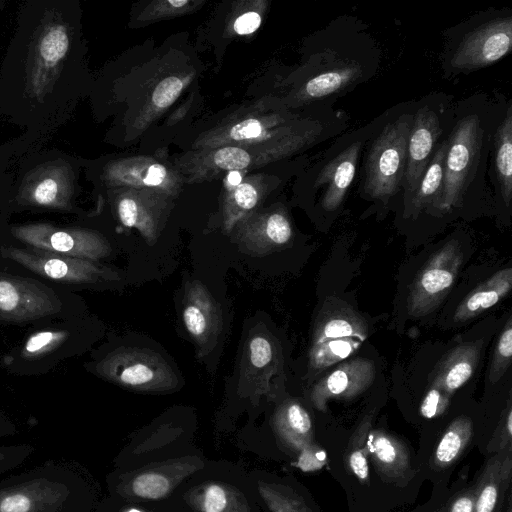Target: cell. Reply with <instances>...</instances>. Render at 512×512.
I'll return each instance as SVG.
<instances>
[{"instance_id":"obj_1","label":"cell","mask_w":512,"mask_h":512,"mask_svg":"<svg viewBox=\"0 0 512 512\" xmlns=\"http://www.w3.org/2000/svg\"><path fill=\"white\" fill-rule=\"evenodd\" d=\"M80 11L72 0H29L0 67V114L24 133L19 158L42 149L81 96Z\"/></svg>"},{"instance_id":"obj_2","label":"cell","mask_w":512,"mask_h":512,"mask_svg":"<svg viewBox=\"0 0 512 512\" xmlns=\"http://www.w3.org/2000/svg\"><path fill=\"white\" fill-rule=\"evenodd\" d=\"M509 98L476 92L455 103L439 208L442 217L494 204L488 181L493 133Z\"/></svg>"},{"instance_id":"obj_3","label":"cell","mask_w":512,"mask_h":512,"mask_svg":"<svg viewBox=\"0 0 512 512\" xmlns=\"http://www.w3.org/2000/svg\"><path fill=\"white\" fill-rule=\"evenodd\" d=\"M382 50L369 26L355 15H341L315 33L293 107L330 105L374 78Z\"/></svg>"},{"instance_id":"obj_4","label":"cell","mask_w":512,"mask_h":512,"mask_svg":"<svg viewBox=\"0 0 512 512\" xmlns=\"http://www.w3.org/2000/svg\"><path fill=\"white\" fill-rule=\"evenodd\" d=\"M348 124L349 117L343 110L330 105L311 106L293 128L273 139L205 149L181 160V165L194 179L214 170L239 171L304 152L342 134Z\"/></svg>"},{"instance_id":"obj_5","label":"cell","mask_w":512,"mask_h":512,"mask_svg":"<svg viewBox=\"0 0 512 512\" xmlns=\"http://www.w3.org/2000/svg\"><path fill=\"white\" fill-rule=\"evenodd\" d=\"M79 172L80 160L58 149L23 155L11 169V182L0 202L2 214L75 212Z\"/></svg>"},{"instance_id":"obj_6","label":"cell","mask_w":512,"mask_h":512,"mask_svg":"<svg viewBox=\"0 0 512 512\" xmlns=\"http://www.w3.org/2000/svg\"><path fill=\"white\" fill-rule=\"evenodd\" d=\"M414 100L398 103L379 115V122L361 154L359 195L376 207L399 201L406 167L407 139Z\"/></svg>"},{"instance_id":"obj_7","label":"cell","mask_w":512,"mask_h":512,"mask_svg":"<svg viewBox=\"0 0 512 512\" xmlns=\"http://www.w3.org/2000/svg\"><path fill=\"white\" fill-rule=\"evenodd\" d=\"M440 54L442 77L453 80L491 66L512 49V8L490 7L447 28Z\"/></svg>"},{"instance_id":"obj_8","label":"cell","mask_w":512,"mask_h":512,"mask_svg":"<svg viewBox=\"0 0 512 512\" xmlns=\"http://www.w3.org/2000/svg\"><path fill=\"white\" fill-rule=\"evenodd\" d=\"M87 488L68 464L46 462L0 481V512H87Z\"/></svg>"},{"instance_id":"obj_9","label":"cell","mask_w":512,"mask_h":512,"mask_svg":"<svg viewBox=\"0 0 512 512\" xmlns=\"http://www.w3.org/2000/svg\"><path fill=\"white\" fill-rule=\"evenodd\" d=\"M378 122L379 115L335 137L301 177L299 185L305 199L321 215L335 216L343 208L357 175L363 148Z\"/></svg>"},{"instance_id":"obj_10","label":"cell","mask_w":512,"mask_h":512,"mask_svg":"<svg viewBox=\"0 0 512 512\" xmlns=\"http://www.w3.org/2000/svg\"><path fill=\"white\" fill-rule=\"evenodd\" d=\"M455 103L454 96L444 92H431L414 100L400 201L414 192L440 142L449 134Z\"/></svg>"},{"instance_id":"obj_11","label":"cell","mask_w":512,"mask_h":512,"mask_svg":"<svg viewBox=\"0 0 512 512\" xmlns=\"http://www.w3.org/2000/svg\"><path fill=\"white\" fill-rule=\"evenodd\" d=\"M367 335L368 325L360 314L343 300L327 299L313 329L311 369L319 371L343 361L361 346Z\"/></svg>"},{"instance_id":"obj_12","label":"cell","mask_w":512,"mask_h":512,"mask_svg":"<svg viewBox=\"0 0 512 512\" xmlns=\"http://www.w3.org/2000/svg\"><path fill=\"white\" fill-rule=\"evenodd\" d=\"M104 379L137 391H168L179 384L172 367L158 353L139 347H121L96 365Z\"/></svg>"},{"instance_id":"obj_13","label":"cell","mask_w":512,"mask_h":512,"mask_svg":"<svg viewBox=\"0 0 512 512\" xmlns=\"http://www.w3.org/2000/svg\"><path fill=\"white\" fill-rule=\"evenodd\" d=\"M9 234L26 247L99 261L111 254L109 241L99 232L82 227H60L47 222L8 226Z\"/></svg>"},{"instance_id":"obj_14","label":"cell","mask_w":512,"mask_h":512,"mask_svg":"<svg viewBox=\"0 0 512 512\" xmlns=\"http://www.w3.org/2000/svg\"><path fill=\"white\" fill-rule=\"evenodd\" d=\"M463 262L456 239L449 240L434 253L414 278L407 298L410 316L421 317L432 312L449 294Z\"/></svg>"},{"instance_id":"obj_15","label":"cell","mask_w":512,"mask_h":512,"mask_svg":"<svg viewBox=\"0 0 512 512\" xmlns=\"http://www.w3.org/2000/svg\"><path fill=\"white\" fill-rule=\"evenodd\" d=\"M304 113L292 112L281 102L256 106L237 121H229L206 137L200 146L213 149L226 145H244L273 139L293 128Z\"/></svg>"},{"instance_id":"obj_16","label":"cell","mask_w":512,"mask_h":512,"mask_svg":"<svg viewBox=\"0 0 512 512\" xmlns=\"http://www.w3.org/2000/svg\"><path fill=\"white\" fill-rule=\"evenodd\" d=\"M0 253L41 277L62 283L96 284L115 278L110 269L88 259L12 245L2 246Z\"/></svg>"},{"instance_id":"obj_17","label":"cell","mask_w":512,"mask_h":512,"mask_svg":"<svg viewBox=\"0 0 512 512\" xmlns=\"http://www.w3.org/2000/svg\"><path fill=\"white\" fill-rule=\"evenodd\" d=\"M60 309V299L46 286L0 273V318L23 322L56 314Z\"/></svg>"},{"instance_id":"obj_18","label":"cell","mask_w":512,"mask_h":512,"mask_svg":"<svg viewBox=\"0 0 512 512\" xmlns=\"http://www.w3.org/2000/svg\"><path fill=\"white\" fill-rule=\"evenodd\" d=\"M234 239L243 253L264 256L291 243L294 232L282 205L263 213H251L233 228Z\"/></svg>"},{"instance_id":"obj_19","label":"cell","mask_w":512,"mask_h":512,"mask_svg":"<svg viewBox=\"0 0 512 512\" xmlns=\"http://www.w3.org/2000/svg\"><path fill=\"white\" fill-rule=\"evenodd\" d=\"M182 320L198 348V355L209 354L222 333L223 316L219 303L198 280L187 282L185 285Z\"/></svg>"},{"instance_id":"obj_20","label":"cell","mask_w":512,"mask_h":512,"mask_svg":"<svg viewBox=\"0 0 512 512\" xmlns=\"http://www.w3.org/2000/svg\"><path fill=\"white\" fill-rule=\"evenodd\" d=\"M113 204L121 224L136 228L150 245L161 232L171 196L150 189L116 188Z\"/></svg>"},{"instance_id":"obj_21","label":"cell","mask_w":512,"mask_h":512,"mask_svg":"<svg viewBox=\"0 0 512 512\" xmlns=\"http://www.w3.org/2000/svg\"><path fill=\"white\" fill-rule=\"evenodd\" d=\"M102 178L113 188L150 189L173 196L180 189V176L148 157H132L105 165Z\"/></svg>"},{"instance_id":"obj_22","label":"cell","mask_w":512,"mask_h":512,"mask_svg":"<svg viewBox=\"0 0 512 512\" xmlns=\"http://www.w3.org/2000/svg\"><path fill=\"white\" fill-rule=\"evenodd\" d=\"M375 375L372 360L355 358L345 361L313 386L311 402L319 411L325 412L331 399H352L362 394L371 386Z\"/></svg>"},{"instance_id":"obj_23","label":"cell","mask_w":512,"mask_h":512,"mask_svg":"<svg viewBox=\"0 0 512 512\" xmlns=\"http://www.w3.org/2000/svg\"><path fill=\"white\" fill-rule=\"evenodd\" d=\"M488 181L496 208L511 210L512 204V99L509 98L504 113L493 133Z\"/></svg>"},{"instance_id":"obj_24","label":"cell","mask_w":512,"mask_h":512,"mask_svg":"<svg viewBox=\"0 0 512 512\" xmlns=\"http://www.w3.org/2000/svg\"><path fill=\"white\" fill-rule=\"evenodd\" d=\"M282 367V355L276 341L262 331L251 332L243 347L240 380L260 393L266 392L269 381Z\"/></svg>"},{"instance_id":"obj_25","label":"cell","mask_w":512,"mask_h":512,"mask_svg":"<svg viewBox=\"0 0 512 512\" xmlns=\"http://www.w3.org/2000/svg\"><path fill=\"white\" fill-rule=\"evenodd\" d=\"M448 135L440 142L414 192L400 201L401 216L404 220H418L424 216L433 219L443 218L439 199L443 186Z\"/></svg>"},{"instance_id":"obj_26","label":"cell","mask_w":512,"mask_h":512,"mask_svg":"<svg viewBox=\"0 0 512 512\" xmlns=\"http://www.w3.org/2000/svg\"><path fill=\"white\" fill-rule=\"evenodd\" d=\"M368 457L385 481L400 482L412 475L410 454L402 441L386 431L370 430Z\"/></svg>"},{"instance_id":"obj_27","label":"cell","mask_w":512,"mask_h":512,"mask_svg":"<svg viewBox=\"0 0 512 512\" xmlns=\"http://www.w3.org/2000/svg\"><path fill=\"white\" fill-rule=\"evenodd\" d=\"M480 351L481 346L476 342L457 345L437 363L429 383L441 387L452 396L473 376Z\"/></svg>"},{"instance_id":"obj_28","label":"cell","mask_w":512,"mask_h":512,"mask_svg":"<svg viewBox=\"0 0 512 512\" xmlns=\"http://www.w3.org/2000/svg\"><path fill=\"white\" fill-rule=\"evenodd\" d=\"M512 476V445L486 463L476 486L474 512H495Z\"/></svg>"},{"instance_id":"obj_29","label":"cell","mask_w":512,"mask_h":512,"mask_svg":"<svg viewBox=\"0 0 512 512\" xmlns=\"http://www.w3.org/2000/svg\"><path fill=\"white\" fill-rule=\"evenodd\" d=\"M512 288V268H504L473 289L457 306L454 321H468L496 305Z\"/></svg>"},{"instance_id":"obj_30","label":"cell","mask_w":512,"mask_h":512,"mask_svg":"<svg viewBox=\"0 0 512 512\" xmlns=\"http://www.w3.org/2000/svg\"><path fill=\"white\" fill-rule=\"evenodd\" d=\"M227 192L223 203L222 222L225 232L230 233L241 219L252 213L260 201L262 189L257 179L248 178L237 186L228 188Z\"/></svg>"},{"instance_id":"obj_31","label":"cell","mask_w":512,"mask_h":512,"mask_svg":"<svg viewBox=\"0 0 512 512\" xmlns=\"http://www.w3.org/2000/svg\"><path fill=\"white\" fill-rule=\"evenodd\" d=\"M473 435L470 418L460 416L454 419L441 436L433 455V465L438 469L451 466L467 447Z\"/></svg>"},{"instance_id":"obj_32","label":"cell","mask_w":512,"mask_h":512,"mask_svg":"<svg viewBox=\"0 0 512 512\" xmlns=\"http://www.w3.org/2000/svg\"><path fill=\"white\" fill-rule=\"evenodd\" d=\"M373 412L366 414L351 435L345 461L349 471L362 483H369L367 438L372 426Z\"/></svg>"},{"instance_id":"obj_33","label":"cell","mask_w":512,"mask_h":512,"mask_svg":"<svg viewBox=\"0 0 512 512\" xmlns=\"http://www.w3.org/2000/svg\"><path fill=\"white\" fill-rule=\"evenodd\" d=\"M282 433L298 447L307 446L312 438V421L307 410L296 401H289L278 413Z\"/></svg>"},{"instance_id":"obj_34","label":"cell","mask_w":512,"mask_h":512,"mask_svg":"<svg viewBox=\"0 0 512 512\" xmlns=\"http://www.w3.org/2000/svg\"><path fill=\"white\" fill-rule=\"evenodd\" d=\"M512 358V317L509 316L497 340L491 366L489 380L496 383L505 374Z\"/></svg>"},{"instance_id":"obj_35","label":"cell","mask_w":512,"mask_h":512,"mask_svg":"<svg viewBox=\"0 0 512 512\" xmlns=\"http://www.w3.org/2000/svg\"><path fill=\"white\" fill-rule=\"evenodd\" d=\"M512 445V401L511 395L502 411L498 425L487 445L489 453H499Z\"/></svg>"},{"instance_id":"obj_36","label":"cell","mask_w":512,"mask_h":512,"mask_svg":"<svg viewBox=\"0 0 512 512\" xmlns=\"http://www.w3.org/2000/svg\"><path fill=\"white\" fill-rule=\"evenodd\" d=\"M132 490L139 497L158 499L166 495L169 490V483L160 474L146 473L134 479Z\"/></svg>"},{"instance_id":"obj_37","label":"cell","mask_w":512,"mask_h":512,"mask_svg":"<svg viewBox=\"0 0 512 512\" xmlns=\"http://www.w3.org/2000/svg\"><path fill=\"white\" fill-rule=\"evenodd\" d=\"M66 336L65 331L44 330L32 334L24 345L26 356H40L48 353L60 344Z\"/></svg>"},{"instance_id":"obj_38","label":"cell","mask_w":512,"mask_h":512,"mask_svg":"<svg viewBox=\"0 0 512 512\" xmlns=\"http://www.w3.org/2000/svg\"><path fill=\"white\" fill-rule=\"evenodd\" d=\"M451 395L441 387L430 384L420 405V413L427 419L436 418L444 414L450 404Z\"/></svg>"},{"instance_id":"obj_39","label":"cell","mask_w":512,"mask_h":512,"mask_svg":"<svg viewBox=\"0 0 512 512\" xmlns=\"http://www.w3.org/2000/svg\"><path fill=\"white\" fill-rule=\"evenodd\" d=\"M30 444L0 446V474L12 471L24 464L34 453Z\"/></svg>"},{"instance_id":"obj_40","label":"cell","mask_w":512,"mask_h":512,"mask_svg":"<svg viewBox=\"0 0 512 512\" xmlns=\"http://www.w3.org/2000/svg\"><path fill=\"white\" fill-rule=\"evenodd\" d=\"M183 89L179 77L171 76L162 80L152 94V104L157 109H164L172 104Z\"/></svg>"},{"instance_id":"obj_41","label":"cell","mask_w":512,"mask_h":512,"mask_svg":"<svg viewBox=\"0 0 512 512\" xmlns=\"http://www.w3.org/2000/svg\"><path fill=\"white\" fill-rule=\"evenodd\" d=\"M226 503L227 498L222 487L211 485L207 488L203 502L204 512H222Z\"/></svg>"},{"instance_id":"obj_42","label":"cell","mask_w":512,"mask_h":512,"mask_svg":"<svg viewBox=\"0 0 512 512\" xmlns=\"http://www.w3.org/2000/svg\"><path fill=\"white\" fill-rule=\"evenodd\" d=\"M476 486L457 494L451 501L448 512H474Z\"/></svg>"},{"instance_id":"obj_43","label":"cell","mask_w":512,"mask_h":512,"mask_svg":"<svg viewBox=\"0 0 512 512\" xmlns=\"http://www.w3.org/2000/svg\"><path fill=\"white\" fill-rule=\"evenodd\" d=\"M261 24V15L255 11H248L240 15L234 22V30L239 35L251 34Z\"/></svg>"},{"instance_id":"obj_44","label":"cell","mask_w":512,"mask_h":512,"mask_svg":"<svg viewBox=\"0 0 512 512\" xmlns=\"http://www.w3.org/2000/svg\"><path fill=\"white\" fill-rule=\"evenodd\" d=\"M19 155L13 140L0 144V177L6 176L12 169Z\"/></svg>"},{"instance_id":"obj_45","label":"cell","mask_w":512,"mask_h":512,"mask_svg":"<svg viewBox=\"0 0 512 512\" xmlns=\"http://www.w3.org/2000/svg\"><path fill=\"white\" fill-rule=\"evenodd\" d=\"M190 2L187 0H168L163 2H155V8L149 7V13L158 12L150 18H156V16H166L171 14H178L180 11L185 10L189 6Z\"/></svg>"},{"instance_id":"obj_46","label":"cell","mask_w":512,"mask_h":512,"mask_svg":"<svg viewBox=\"0 0 512 512\" xmlns=\"http://www.w3.org/2000/svg\"><path fill=\"white\" fill-rule=\"evenodd\" d=\"M15 433L14 426L0 416V437L10 436Z\"/></svg>"},{"instance_id":"obj_47","label":"cell","mask_w":512,"mask_h":512,"mask_svg":"<svg viewBox=\"0 0 512 512\" xmlns=\"http://www.w3.org/2000/svg\"><path fill=\"white\" fill-rule=\"evenodd\" d=\"M242 181V174L237 170L229 171L227 175V182L229 186H237Z\"/></svg>"},{"instance_id":"obj_48","label":"cell","mask_w":512,"mask_h":512,"mask_svg":"<svg viewBox=\"0 0 512 512\" xmlns=\"http://www.w3.org/2000/svg\"><path fill=\"white\" fill-rule=\"evenodd\" d=\"M11 182V171L6 175L0 177V202L3 195L6 193Z\"/></svg>"},{"instance_id":"obj_49","label":"cell","mask_w":512,"mask_h":512,"mask_svg":"<svg viewBox=\"0 0 512 512\" xmlns=\"http://www.w3.org/2000/svg\"><path fill=\"white\" fill-rule=\"evenodd\" d=\"M127 512H141V511H139L137 509H131V510L127 511Z\"/></svg>"}]
</instances>
